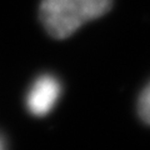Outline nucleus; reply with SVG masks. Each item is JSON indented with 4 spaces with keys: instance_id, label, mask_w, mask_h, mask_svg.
<instances>
[{
    "instance_id": "nucleus-4",
    "label": "nucleus",
    "mask_w": 150,
    "mask_h": 150,
    "mask_svg": "<svg viewBox=\"0 0 150 150\" xmlns=\"http://www.w3.org/2000/svg\"><path fill=\"white\" fill-rule=\"evenodd\" d=\"M3 148V143H1V139H0V149Z\"/></svg>"
},
{
    "instance_id": "nucleus-2",
    "label": "nucleus",
    "mask_w": 150,
    "mask_h": 150,
    "mask_svg": "<svg viewBox=\"0 0 150 150\" xmlns=\"http://www.w3.org/2000/svg\"><path fill=\"white\" fill-rule=\"evenodd\" d=\"M60 93H62V86H60L58 79L48 74L41 75L33 84L30 91L28 94V109L35 116L46 115L56 104Z\"/></svg>"
},
{
    "instance_id": "nucleus-3",
    "label": "nucleus",
    "mask_w": 150,
    "mask_h": 150,
    "mask_svg": "<svg viewBox=\"0 0 150 150\" xmlns=\"http://www.w3.org/2000/svg\"><path fill=\"white\" fill-rule=\"evenodd\" d=\"M139 116L145 124L150 125V83L144 88L138 101Z\"/></svg>"
},
{
    "instance_id": "nucleus-1",
    "label": "nucleus",
    "mask_w": 150,
    "mask_h": 150,
    "mask_svg": "<svg viewBox=\"0 0 150 150\" xmlns=\"http://www.w3.org/2000/svg\"><path fill=\"white\" fill-rule=\"evenodd\" d=\"M111 4L112 0H41L40 21L51 38L62 40L106 14Z\"/></svg>"
}]
</instances>
